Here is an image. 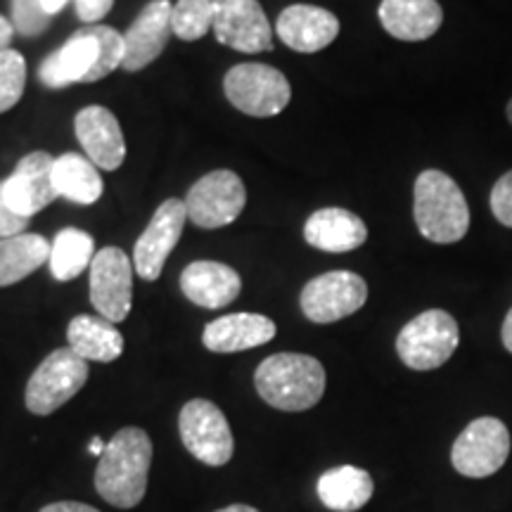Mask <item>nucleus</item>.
<instances>
[{"label": "nucleus", "mask_w": 512, "mask_h": 512, "mask_svg": "<svg viewBox=\"0 0 512 512\" xmlns=\"http://www.w3.org/2000/svg\"><path fill=\"white\" fill-rule=\"evenodd\" d=\"M152 439L140 427H124L107 444L95 467V489L114 508H136L145 498Z\"/></svg>", "instance_id": "nucleus-1"}, {"label": "nucleus", "mask_w": 512, "mask_h": 512, "mask_svg": "<svg viewBox=\"0 0 512 512\" xmlns=\"http://www.w3.org/2000/svg\"><path fill=\"white\" fill-rule=\"evenodd\" d=\"M256 392L268 406L285 413H302L325 394V368L306 354H273L254 373Z\"/></svg>", "instance_id": "nucleus-2"}, {"label": "nucleus", "mask_w": 512, "mask_h": 512, "mask_svg": "<svg viewBox=\"0 0 512 512\" xmlns=\"http://www.w3.org/2000/svg\"><path fill=\"white\" fill-rule=\"evenodd\" d=\"M413 216L422 238L437 245L460 242L470 228V209L463 190L439 169L422 171L415 181Z\"/></svg>", "instance_id": "nucleus-3"}, {"label": "nucleus", "mask_w": 512, "mask_h": 512, "mask_svg": "<svg viewBox=\"0 0 512 512\" xmlns=\"http://www.w3.org/2000/svg\"><path fill=\"white\" fill-rule=\"evenodd\" d=\"M458 342L460 332L456 318L441 309H430L403 325L396 337V354L403 366L425 373V370L444 366L458 349Z\"/></svg>", "instance_id": "nucleus-4"}, {"label": "nucleus", "mask_w": 512, "mask_h": 512, "mask_svg": "<svg viewBox=\"0 0 512 512\" xmlns=\"http://www.w3.org/2000/svg\"><path fill=\"white\" fill-rule=\"evenodd\" d=\"M223 91L235 110L249 117H275L290 105L292 88L287 76L271 64H235L223 79Z\"/></svg>", "instance_id": "nucleus-5"}, {"label": "nucleus", "mask_w": 512, "mask_h": 512, "mask_svg": "<svg viewBox=\"0 0 512 512\" xmlns=\"http://www.w3.org/2000/svg\"><path fill=\"white\" fill-rule=\"evenodd\" d=\"M88 361L76 356L72 349H55L29 377L24 403L34 415H50L74 399L88 382Z\"/></svg>", "instance_id": "nucleus-6"}, {"label": "nucleus", "mask_w": 512, "mask_h": 512, "mask_svg": "<svg viewBox=\"0 0 512 512\" xmlns=\"http://www.w3.org/2000/svg\"><path fill=\"white\" fill-rule=\"evenodd\" d=\"M178 432H181L183 446L204 465L221 467L233 458V432H230L228 418L216 403L207 399L185 403L178 415Z\"/></svg>", "instance_id": "nucleus-7"}, {"label": "nucleus", "mask_w": 512, "mask_h": 512, "mask_svg": "<svg viewBox=\"0 0 512 512\" xmlns=\"http://www.w3.org/2000/svg\"><path fill=\"white\" fill-rule=\"evenodd\" d=\"M510 456V432L503 420L477 418L460 432L451 448V463L463 477L496 475Z\"/></svg>", "instance_id": "nucleus-8"}, {"label": "nucleus", "mask_w": 512, "mask_h": 512, "mask_svg": "<svg viewBox=\"0 0 512 512\" xmlns=\"http://www.w3.org/2000/svg\"><path fill=\"white\" fill-rule=\"evenodd\" d=\"M247 202V192L242 178L235 171L219 169L202 176L192 185L185 197V211L188 221L195 226L214 230L230 226L242 214Z\"/></svg>", "instance_id": "nucleus-9"}, {"label": "nucleus", "mask_w": 512, "mask_h": 512, "mask_svg": "<svg viewBox=\"0 0 512 512\" xmlns=\"http://www.w3.org/2000/svg\"><path fill=\"white\" fill-rule=\"evenodd\" d=\"M368 302V285L358 273L330 271L306 283L299 297L304 316L311 323H337L354 316Z\"/></svg>", "instance_id": "nucleus-10"}, {"label": "nucleus", "mask_w": 512, "mask_h": 512, "mask_svg": "<svg viewBox=\"0 0 512 512\" xmlns=\"http://www.w3.org/2000/svg\"><path fill=\"white\" fill-rule=\"evenodd\" d=\"M91 302L102 318L121 323L133 306V264L124 249L105 247L91 264Z\"/></svg>", "instance_id": "nucleus-11"}, {"label": "nucleus", "mask_w": 512, "mask_h": 512, "mask_svg": "<svg viewBox=\"0 0 512 512\" xmlns=\"http://www.w3.org/2000/svg\"><path fill=\"white\" fill-rule=\"evenodd\" d=\"M185 221H188V211L185 202L181 200H166L159 204V209L147 223L133 249V268H136L140 278L157 280L164 271L166 259L174 252V247L181 240Z\"/></svg>", "instance_id": "nucleus-12"}, {"label": "nucleus", "mask_w": 512, "mask_h": 512, "mask_svg": "<svg viewBox=\"0 0 512 512\" xmlns=\"http://www.w3.org/2000/svg\"><path fill=\"white\" fill-rule=\"evenodd\" d=\"M53 169H55V157H50L48 152L38 150L19 159L17 169L12 171V176L0 183L3 197L8 200L10 207L15 209L19 216L31 219V216L38 214V211H43L50 202H55L57 197H60L55 188Z\"/></svg>", "instance_id": "nucleus-13"}, {"label": "nucleus", "mask_w": 512, "mask_h": 512, "mask_svg": "<svg viewBox=\"0 0 512 512\" xmlns=\"http://www.w3.org/2000/svg\"><path fill=\"white\" fill-rule=\"evenodd\" d=\"M211 31L216 41L240 53L273 50V29L259 0H226Z\"/></svg>", "instance_id": "nucleus-14"}, {"label": "nucleus", "mask_w": 512, "mask_h": 512, "mask_svg": "<svg viewBox=\"0 0 512 512\" xmlns=\"http://www.w3.org/2000/svg\"><path fill=\"white\" fill-rule=\"evenodd\" d=\"M171 12H174V5L169 0H152L140 10V15L133 19V24L124 34L126 55L121 69L140 72L164 53L169 36L174 34Z\"/></svg>", "instance_id": "nucleus-15"}, {"label": "nucleus", "mask_w": 512, "mask_h": 512, "mask_svg": "<svg viewBox=\"0 0 512 512\" xmlns=\"http://www.w3.org/2000/svg\"><path fill=\"white\" fill-rule=\"evenodd\" d=\"M76 138L86 157L105 171H117L126 159V140L121 126L107 107H83L74 119Z\"/></svg>", "instance_id": "nucleus-16"}, {"label": "nucleus", "mask_w": 512, "mask_h": 512, "mask_svg": "<svg viewBox=\"0 0 512 512\" xmlns=\"http://www.w3.org/2000/svg\"><path fill=\"white\" fill-rule=\"evenodd\" d=\"M280 41L297 53H318L339 36V19L316 5H290L275 24Z\"/></svg>", "instance_id": "nucleus-17"}, {"label": "nucleus", "mask_w": 512, "mask_h": 512, "mask_svg": "<svg viewBox=\"0 0 512 512\" xmlns=\"http://www.w3.org/2000/svg\"><path fill=\"white\" fill-rule=\"evenodd\" d=\"M181 290L202 309H223L240 297L242 278L221 261H192L181 273Z\"/></svg>", "instance_id": "nucleus-18"}, {"label": "nucleus", "mask_w": 512, "mask_h": 512, "mask_svg": "<svg viewBox=\"0 0 512 512\" xmlns=\"http://www.w3.org/2000/svg\"><path fill=\"white\" fill-rule=\"evenodd\" d=\"M273 337L275 323L261 313H230L211 320L202 332L204 347L214 354H238L268 344Z\"/></svg>", "instance_id": "nucleus-19"}, {"label": "nucleus", "mask_w": 512, "mask_h": 512, "mask_svg": "<svg viewBox=\"0 0 512 512\" xmlns=\"http://www.w3.org/2000/svg\"><path fill=\"white\" fill-rule=\"evenodd\" d=\"M304 240L320 252H354L368 240V228L354 211L325 207L309 216L304 226Z\"/></svg>", "instance_id": "nucleus-20"}, {"label": "nucleus", "mask_w": 512, "mask_h": 512, "mask_svg": "<svg viewBox=\"0 0 512 512\" xmlns=\"http://www.w3.org/2000/svg\"><path fill=\"white\" fill-rule=\"evenodd\" d=\"M377 15L389 36L408 43L427 41L444 22L437 0H382Z\"/></svg>", "instance_id": "nucleus-21"}, {"label": "nucleus", "mask_w": 512, "mask_h": 512, "mask_svg": "<svg viewBox=\"0 0 512 512\" xmlns=\"http://www.w3.org/2000/svg\"><path fill=\"white\" fill-rule=\"evenodd\" d=\"M98 55V41H95L86 27L76 31L60 50H55L53 55L43 60L38 76H41V81L48 88H64L69 83H83L86 76L93 72Z\"/></svg>", "instance_id": "nucleus-22"}, {"label": "nucleus", "mask_w": 512, "mask_h": 512, "mask_svg": "<svg viewBox=\"0 0 512 512\" xmlns=\"http://www.w3.org/2000/svg\"><path fill=\"white\" fill-rule=\"evenodd\" d=\"M69 349L83 361L112 363L124 354V335L102 316H76L67 328Z\"/></svg>", "instance_id": "nucleus-23"}, {"label": "nucleus", "mask_w": 512, "mask_h": 512, "mask_svg": "<svg viewBox=\"0 0 512 512\" xmlns=\"http://www.w3.org/2000/svg\"><path fill=\"white\" fill-rule=\"evenodd\" d=\"M318 498L328 510L356 512L373 498L375 484L366 470L354 465L332 467L318 479Z\"/></svg>", "instance_id": "nucleus-24"}, {"label": "nucleus", "mask_w": 512, "mask_h": 512, "mask_svg": "<svg viewBox=\"0 0 512 512\" xmlns=\"http://www.w3.org/2000/svg\"><path fill=\"white\" fill-rule=\"evenodd\" d=\"M50 261V242L38 233L0 240V287L15 285Z\"/></svg>", "instance_id": "nucleus-25"}, {"label": "nucleus", "mask_w": 512, "mask_h": 512, "mask_svg": "<svg viewBox=\"0 0 512 512\" xmlns=\"http://www.w3.org/2000/svg\"><path fill=\"white\" fill-rule=\"evenodd\" d=\"M55 188L57 195L67 197L76 204H95L102 195V178L98 166L91 159L67 152V155L55 157Z\"/></svg>", "instance_id": "nucleus-26"}, {"label": "nucleus", "mask_w": 512, "mask_h": 512, "mask_svg": "<svg viewBox=\"0 0 512 512\" xmlns=\"http://www.w3.org/2000/svg\"><path fill=\"white\" fill-rule=\"evenodd\" d=\"M95 259V242L86 230L64 228L55 235L50 245V273L60 283L79 278V275L91 268Z\"/></svg>", "instance_id": "nucleus-27"}, {"label": "nucleus", "mask_w": 512, "mask_h": 512, "mask_svg": "<svg viewBox=\"0 0 512 512\" xmlns=\"http://www.w3.org/2000/svg\"><path fill=\"white\" fill-rule=\"evenodd\" d=\"M226 0H178L171 12V27L183 41H200L214 29L216 15Z\"/></svg>", "instance_id": "nucleus-28"}, {"label": "nucleus", "mask_w": 512, "mask_h": 512, "mask_svg": "<svg viewBox=\"0 0 512 512\" xmlns=\"http://www.w3.org/2000/svg\"><path fill=\"white\" fill-rule=\"evenodd\" d=\"M91 31L95 41H98V62H95L93 72L86 76V81L83 83H95L100 79H105V76H110L114 69L124 67V55H126V46H124V36L119 34L117 29L112 27H100V24H93V27H88Z\"/></svg>", "instance_id": "nucleus-29"}, {"label": "nucleus", "mask_w": 512, "mask_h": 512, "mask_svg": "<svg viewBox=\"0 0 512 512\" xmlns=\"http://www.w3.org/2000/svg\"><path fill=\"white\" fill-rule=\"evenodd\" d=\"M27 86V62L17 50L0 53V114L12 110L24 95Z\"/></svg>", "instance_id": "nucleus-30"}, {"label": "nucleus", "mask_w": 512, "mask_h": 512, "mask_svg": "<svg viewBox=\"0 0 512 512\" xmlns=\"http://www.w3.org/2000/svg\"><path fill=\"white\" fill-rule=\"evenodd\" d=\"M12 3V27L22 36H41L48 29L50 17L43 0H10Z\"/></svg>", "instance_id": "nucleus-31"}, {"label": "nucleus", "mask_w": 512, "mask_h": 512, "mask_svg": "<svg viewBox=\"0 0 512 512\" xmlns=\"http://www.w3.org/2000/svg\"><path fill=\"white\" fill-rule=\"evenodd\" d=\"M491 211H494L496 221L505 228H512V169L508 174L498 178L494 190H491Z\"/></svg>", "instance_id": "nucleus-32"}, {"label": "nucleus", "mask_w": 512, "mask_h": 512, "mask_svg": "<svg viewBox=\"0 0 512 512\" xmlns=\"http://www.w3.org/2000/svg\"><path fill=\"white\" fill-rule=\"evenodd\" d=\"M29 226V219L19 216L15 209L10 207L8 200L3 197V190H0V240L15 238V235H22Z\"/></svg>", "instance_id": "nucleus-33"}, {"label": "nucleus", "mask_w": 512, "mask_h": 512, "mask_svg": "<svg viewBox=\"0 0 512 512\" xmlns=\"http://www.w3.org/2000/svg\"><path fill=\"white\" fill-rule=\"evenodd\" d=\"M114 0H74V8H76V17L81 22H86L88 27L95 22H100L107 12L112 10Z\"/></svg>", "instance_id": "nucleus-34"}, {"label": "nucleus", "mask_w": 512, "mask_h": 512, "mask_svg": "<svg viewBox=\"0 0 512 512\" xmlns=\"http://www.w3.org/2000/svg\"><path fill=\"white\" fill-rule=\"evenodd\" d=\"M41 512H100L98 508L86 503H76V501H62V503H53L46 505Z\"/></svg>", "instance_id": "nucleus-35"}, {"label": "nucleus", "mask_w": 512, "mask_h": 512, "mask_svg": "<svg viewBox=\"0 0 512 512\" xmlns=\"http://www.w3.org/2000/svg\"><path fill=\"white\" fill-rule=\"evenodd\" d=\"M12 36H15V27H12V22L8 17L0 15V53L10 48Z\"/></svg>", "instance_id": "nucleus-36"}, {"label": "nucleus", "mask_w": 512, "mask_h": 512, "mask_svg": "<svg viewBox=\"0 0 512 512\" xmlns=\"http://www.w3.org/2000/svg\"><path fill=\"white\" fill-rule=\"evenodd\" d=\"M501 335H503V347L512 354V309L508 311V316H505V320H503Z\"/></svg>", "instance_id": "nucleus-37"}, {"label": "nucleus", "mask_w": 512, "mask_h": 512, "mask_svg": "<svg viewBox=\"0 0 512 512\" xmlns=\"http://www.w3.org/2000/svg\"><path fill=\"white\" fill-rule=\"evenodd\" d=\"M69 0H43V8H46V12L50 17H55L57 12L64 10V5H67Z\"/></svg>", "instance_id": "nucleus-38"}, {"label": "nucleus", "mask_w": 512, "mask_h": 512, "mask_svg": "<svg viewBox=\"0 0 512 512\" xmlns=\"http://www.w3.org/2000/svg\"><path fill=\"white\" fill-rule=\"evenodd\" d=\"M105 448H107V444L105 441H102L100 437H93L91 439V446H88V453H91V456H102V453H105Z\"/></svg>", "instance_id": "nucleus-39"}, {"label": "nucleus", "mask_w": 512, "mask_h": 512, "mask_svg": "<svg viewBox=\"0 0 512 512\" xmlns=\"http://www.w3.org/2000/svg\"><path fill=\"white\" fill-rule=\"evenodd\" d=\"M216 512H259V510L252 508V505L238 503V505H228V508H221V510H216Z\"/></svg>", "instance_id": "nucleus-40"}, {"label": "nucleus", "mask_w": 512, "mask_h": 512, "mask_svg": "<svg viewBox=\"0 0 512 512\" xmlns=\"http://www.w3.org/2000/svg\"><path fill=\"white\" fill-rule=\"evenodd\" d=\"M505 114H508V119H510V124H512V100L508 102V107H505Z\"/></svg>", "instance_id": "nucleus-41"}]
</instances>
